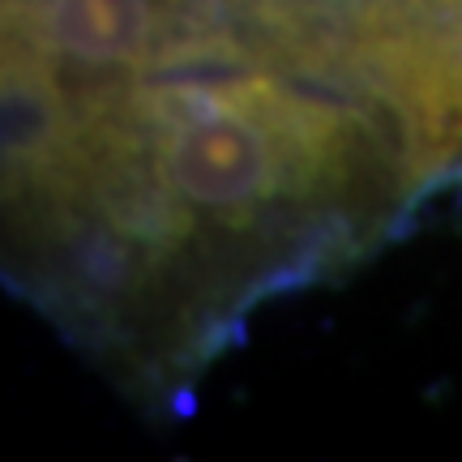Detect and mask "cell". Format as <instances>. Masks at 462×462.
<instances>
[{
	"label": "cell",
	"mask_w": 462,
	"mask_h": 462,
	"mask_svg": "<svg viewBox=\"0 0 462 462\" xmlns=\"http://www.w3.org/2000/svg\"><path fill=\"white\" fill-rule=\"evenodd\" d=\"M385 56L432 180L462 171V0H390Z\"/></svg>",
	"instance_id": "6da1fadb"
}]
</instances>
